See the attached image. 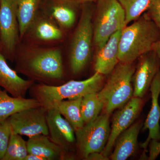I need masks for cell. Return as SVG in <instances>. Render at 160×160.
<instances>
[{"label": "cell", "instance_id": "cell-5", "mask_svg": "<svg viewBox=\"0 0 160 160\" xmlns=\"http://www.w3.org/2000/svg\"><path fill=\"white\" fill-rule=\"evenodd\" d=\"M93 25V43L97 51L110 37L126 26V16L118 0H98Z\"/></svg>", "mask_w": 160, "mask_h": 160}, {"label": "cell", "instance_id": "cell-1", "mask_svg": "<svg viewBox=\"0 0 160 160\" xmlns=\"http://www.w3.org/2000/svg\"><path fill=\"white\" fill-rule=\"evenodd\" d=\"M160 31L146 12L122 29L119 45V62L132 63L153 49Z\"/></svg>", "mask_w": 160, "mask_h": 160}, {"label": "cell", "instance_id": "cell-11", "mask_svg": "<svg viewBox=\"0 0 160 160\" xmlns=\"http://www.w3.org/2000/svg\"><path fill=\"white\" fill-rule=\"evenodd\" d=\"M132 77L133 97L142 98L149 90L153 79L160 69V59L152 50L140 57Z\"/></svg>", "mask_w": 160, "mask_h": 160}, {"label": "cell", "instance_id": "cell-17", "mask_svg": "<svg viewBox=\"0 0 160 160\" xmlns=\"http://www.w3.org/2000/svg\"><path fill=\"white\" fill-rule=\"evenodd\" d=\"M26 143L29 154L38 155L46 160H64L67 155L66 152L45 135L30 137Z\"/></svg>", "mask_w": 160, "mask_h": 160}, {"label": "cell", "instance_id": "cell-14", "mask_svg": "<svg viewBox=\"0 0 160 160\" xmlns=\"http://www.w3.org/2000/svg\"><path fill=\"white\" fill-rule=\"evenodd\" d=\"M33 85V80L22 78L11 69L0 52V87L13 97L23 98Z\"/></svg>", "mask_w": 160, "mask_h": 160}, {"label": "cell", "instance_id": "cell-27", "mask_svg": "<svg viewBox=\"0 0 160 160\" xmlns=\"http://www.w3.org/2000/svg\"><path fill=\"white\" fill-rule=\"evenodd\" d=\"M146 13L160 31V0H151Z\"/></svg>", "mask_w": 160, "mask_h": 160}, {"label": "cell", "instance_id": "cell-28", "mask_svg": "<svg viewBox=\"0 0 160 160\" xmlns=\"http://www.w3.org/2000/svg\"><path fill=\"white\" fill-rule=\"evenodd\" d=\"M149 146V155L148 160H155L160 154V141L151 140Z\"/></svg>", "mask_w": 160, "mask_h": 160}, {"label": "cell", "instance_id": "cell-6", "mask_svg": "<svg viewBox=\"0 0 160 160\" xmlns=\"http://www.w3.org/2000/svg\"><path fill=\"white\" fill-rule=\"evenodd\" d=\"M19 67L31 77L46 82L63 77L62 53L57 49H45L26 57L20 62Z\"/></svg>", "mask_w": 160, "mask_h": 160}, {"label": "cell", "instance_id": "cell-23", "mask_svg": "<svg viewBox=\"0 0 160 160\" xmlns=\"http://www.w3.org/2000/svg\"><path fill=\"white\" fill-rule=\"evenodd\" d=\"M126 16V26L147 11L151 0H118Z\"/></svg>", "mask_w": 160, "mask_h": 160}, {"label": "cell", "instance_id": "cell-25", "mask_svg": "<svg viewBox=\"0 0 160 160\" xmlns=\"http://www.w3.org/2000/svg\"><path fill=\"white\" fill-rule=\"evenodd\" d=\"M36 35L45 41L59 40L62 37V32L59 28L49 21L43 20L38 23L35 30Z\"/></svg>", "mask_w": 160, "mask_h": 160}, {"label": "cell", "instance_id": "cell-21", "mask_svg": "<svg viewBox=\"0 0 160 160\" xmlns=\"http://www.w3.org/2000/svg\"><path fill=\"white\" fill-rule=\"evenodd\" d=\"M103 108V103L98 92H91L84 96L81 102V109L85 124L95 119Z\"/></svg>", "mask_w": 160, "mask_h": 160}, {"label": "cell", "instance_id": "cell-29", "mask_svg": "<svg viewBox=\"0 0 160 160\" xmlns=\"http://www.w3.org/2000/svg\"><path fill=\"white\" fill-rule=\"evenodd\" d=\"M108 158L105 157L101 152H94L89 154L86 160H108Z\"/></svg>", "mask_w": 160, "mask_h": 160}, {"label": "cell", "instance_id": "cell-8", "mask_svg": "<svg viewBox=\"0 0 160 160\" xmlns=\"http://www.w3.org/2000/svg\"><path fill=\"white\" fill-rule=\"evenodd\" d=\"M46 112L41 106L34 107L17 112L7 121L11 131L20 135L29 138L38 134L48 136Z\"/></svg>", "mask_w": 160, "mask_h": 160}, {"label": "cell", "instance_id": "cell-7", "mask_svg": "<svg viewBox=\"0 0 160 160\" xmlns=\"http://www.w3.org/2000/svg\"><path fill=\"white\" fill-rule=\"evenodd\" d=\"M109 115L105 113L98 116L76 132L78 149L85 159L89 154L102 152L104 150L110 134Z\"/></svg>", "mask_w": 160, "mask_h": 160}, {"label": "cell", "instance_id": "cell-2", "mask_svg": "<svg viewBox=\"0 0 160 160\" xmlns=\"http://www.w3.org/2000/svg\"><path fill=\"white\" fill-rule=\"evenodd\" d=\"M104 79V75L95 72L91 77L83 81L72 80L60 86L37 84L29 89L32 98L47 111L55 109L64 100L82 98L91 92H98L102 88Z\"/></svg>", "mask_w": 160, "mask_h": 160}, {"label": "cell", "instance_id": "cell-16", "mask_svg": "<svg viewBox=\"0 0 160 160\" xmlns=\"http://www.w3.org/2000/svg\"><path fill=\"white\" fill-rule=\"evenodd\" d=\"M143 125L138 121L130 126L116 140L114 149L110 158L112 160H125L133 155L138 149V138Z\"/></svg>", "mask_w": 160, "mask_h": 160}, {"label": "cell", "instance_id": "cell-32", "mask_svg": "<svg viewBox=\"0 0 160 160\" xmlns=\"http://www.w3.org/2000/svg\"><path fill=\"white\" fill-rule=\"evenodd\" d=\"M152 50L155 52L160 59V40L154 44Z\"/></svg>", "mask_w": 160, "mask_h": 160}, {"label": "cell", "instance_id": "cell-9", "mask_svg": "<svg viewBox=\"0 0 160 160\" xmlns=\"http://www.w3.org/2000/svg\"><path fill=\"white\" fill-rule=\"evenodd\" d=\"M19 36L16 0H0V39L9 57L14 54Z\"/></svg>", "mask_w": 160, "mask_h": 160}, {"label": "cell", "instance_id": "cell-15", "mask_svg": "<svg viewBox=\"0 0 160 160\" xmlns=\"http://www.w3.org/2000/svg\"><path fill=\"white\" fill-rule=\"evenodd\" d=\"M122 30L112 35L102 48L97 52L94 63L96 72L104 76L110 74L119 62V45Z\"/></svg>", "mask_w": 160, "mask_h": 160}, {"label": "cell", "instance_id": "cell-26", "mask_svg": "<svg viewBox=\"0 0 160 160\" xmlns=\"http://www.w3.org/2000/svg\"><path fill=\"white\" fill-rule=\"evenodd\" d=\"M11 129L7 120L0 122V160L2 159L9 143Z\"/></svg>", "mask_w": 160, "mask_h": 160}, {"label": "cell", "instance_id": "cell-31", "mask_svg": "<svg viewBox=\"0 0 160 160\" xmlns=\"http://www.w3.org/2000/svg\"><path fill=\"white\" fill-rule=\"evenodd\" d=\"M25 160H46L45 158L38 155L33 154H29L28 153L26 157Z\"/></svg>", "mask_w": 160, "mask_h": 160}, {"label": "cell", "instance_id": "cell-20", "mask_svg": "<svg viewBox=\"0 0 160 160\" xmlns=\"http://www.w3.org/2000/svg\"><path fill=\"white\" fill-rule=\"evenodd\" d=\"M40 0H16L20 36L22 37L34 20Z\"/></svg>", "mask_w": 160, "mask_h": 160}, {"label": "cell", "instance_id": "cell-10", "mask_svg": "<svg viewBox=\"0 0 160 160\" xmlns=\"http://www.w3.org/2000/svg\"><path fill=\"white\" fill-rule=\"evenodd\" d=\"M144 102L143 98L133 97L114 115L109 139L101 152L105 157L108 158L110 155L116 140L120 134L130 127L137 118L142 108Z\"/></svg>", "mask_w": 160, "mask_h": 160}, {"label": "cell", "instance_id": "cell-12", "mask_svg": "<svg viewBox=\"0 0 160 160\" xmlns=\"http://www.w3.org/2000/svg\"><path fill=\"white\" fill-rule=\"evenodd\" d=\"M46 118L49 138L67 152L76 141L73 128L56 109L47 110Z\"/></svg>", "mask_w": 160, "mask_h": 160}, {"label": "cell", "instance_id": "cell-19", "mask_svg": "<svg viewBox=\"0 0 160 160\" xmlns=\"http://www.w3.org/2000/svg\"><path fill=\"white\" fill-rule=\"evenodd\" d=\"M82 98L64 100L59 103L55 108L71 125L75 132L82 129L85 125L81 109Z\"/></svg>", "mask_w": 160, "mask_h": 160}, {"label": "cell", "instance_id": "cell-30", "mask_svg": "<svg viewBox=\"0 0 160 160\" xmlns=\"http://www.w3.org/2000/svg\"><path fill=\"white\" fill-rule=\"evenodd\" d=\"M64 1L76 5V4H86V3L91 2L98 0H64Z\"/></svg>", "mask_w": 160, "mask_h": 160}, {"label": "cell", "instance_id": "cell-22", "mask_svg": "<svg viewBox=\"0 0 160 160\" xmlns=\"http://www.w3.org/2000/svg\"><path fill=\"white\" fill-rule=\"evenodd\" d=\"M28 154L26 142L21 135L11 131L7 149L2 160H25Z\"/></svg>", "mask_w": 160, "mask_h": 160}, {"label": "cell", "instance_id": "cell-24", "mask_svg": "<svg viewBox=\"0 0 160 160\" xmlns=\"http://www.w3.org/2000/svg\"><path fill=\"white\" fill-rule=\"evenodd\" d=\"M51 13L55 21L64 28H70L75 22V11L70 5L55 6L52 8Z\"/></svg>", "mask_w": 160, "mask_h": 160}, {"label": "cell", "instance_id": "cell-3", "mask_svg": "<svg viewBox=\"0 0 160 160\" xmlns=\"http://www.w3.org/2000/svg\"><path fill=\"white\" fill-rule=\"evenodd\" d=\"M135 71L132 63L119 62L110 73L107 82L98 92L105 113L111 114L133 97L131 82Z\"/></svg>", "mask_w": 160, "mask_h": 160}, {"label": "cell", "instance_id": "cell-4", "mask_svg": "<svg viewBox=\"0 0 160 160\" xmlns=\"http://www.w3.org/2000/svg\"><path fill=\"white\" fill-rule=\"evenodd\" d=\"M93 10L89 6L83 7L77 27L72 40L70 65L72 72L77 74L86 67L91 58L93 42Z\"/></svg>", "mask_w": 160, "mask_h": 160}, {"label": "cell", "instance_id": "cell-13", "mask_svg": "<svg viewBox=\"0 0 160 160\" xmlns=\"http://www.w3.org/2000/svg\"><path fill=\"white\" fill-rule=\"evenodd\" d=\"M149 90L151 92V109L143 125V131L148 129V138L141 144V148L146 150L151 140L160 141V106L158 98L160 95V69L153 79Z\"/></svg>", "mask_w": 160, "mask_h": 160}, {"label": "cell", "instance_id": "cell-18", "mask_svg": "<svg viewBox=\"0 0 160 160\" xmlns=\"http://www.w3.org/2000/svg\"><path fill=\"white\" fill-rule=\"evenodd\" d=\"M40 106L35 99L13 97L6 90L0 89V122L22 110Z\"/></svg>", "mask_w": 160, "mask_h": 160}]
</instances>
